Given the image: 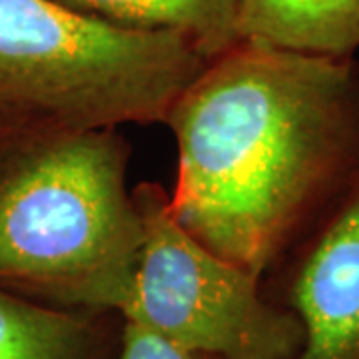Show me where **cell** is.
I'll return each instance as SVG.
<instances>
[{
  "mask_svg": "<svg viewBox=\"0 0 359 359\" xmlns=\"http://www.w3.org/2000/svg\"><path fill=\"white\" fill-rule=\"evenodd\" d=\"M168 210L200 244L262 278L359 170L351 58L238 40L180 94Z\"/></svg>",
  "mask_w": 359,
  "mask_h": 359,
  "instance_id": "obj_1",
  "label": "cell"
},
{
  "mask_svg": "<svg viewBox=\"0 0 359 359\" xmlns=\"http://www.w3.org/2000/svg\"><path fill=\"white\" fill-rule=\"evenodd\" d=\"M238 36L351 58L359 50V0H240Z\"/></svg>",
  "mask_w": 359,
  "mask_h": 359,
  "instance_id": "obj_6",
  "label": "cell"
},
{
  "mask_svg": "<svg viewBox=\"0 0 359 359\" xmlns=\"http://www.w3.org/2000/svg\"><path fill=\"white\" fill-rule=\"evenodd\" d=\"M285 308L304 330L295 359H359V170L318 219Z\"/></svg>",
  "mask_w": 359,
  "mask_h": 359,
  "instance_id": "obj_5",
  "label": "cell"
},
{
  "mask_svg": "<svg viewBox=\"0 0 359 359\" xmlns=\"http://www.w3.org/2000/svg\"><path fill=\"white\" fill-rule=\"evenodd\" d=\"M66 6L140 30L184 34L205 58L219 56L238 36L240 0H58Z\"/></svg>",
  "mask_w": 359,
  "mask_h": 359,
  "instance_id": "obj_7",
  "label": "cell"
},
{
  "mask_svg": "<svg viewBox=\"0 0 359 359\" xmlns=\"http://www.w3.org/2000/svg\"><path fill=\"white\" fill-rule=\"evenodd\" d=\"M142 242L112 128H56L0 172V282L60 306L116 311Z\"/></svg>",
  "mask_w": 359,
  "mask_h": 359,
  "instance_id": "obj_2",
  "label": "cell"
},
{
  "mask_svg": "<svg viewBox=\"0 0 359 359\" xmlns=\"http://www.w3.org/2000/svg\"><path fill=\"white\" fill-rule=\"evenodd\" d=\"M205 58L172 30H140L58 0H0V106L110 130L166 120Z\"/></svg>",
  "mask_w": 359,
  "mask_h": 359,
  "instance_id": "obj_3",
  "label": "cell"
},
{
  "mask_svg": "<svg viewBox=\"0 0 359 359\" xmlns=\"http://www.w3.org/2000/svg\"><path fill=\"white\" fill-rule=\"evenodd\" d=\"M92 321L0 287V359H94Z\"/></svg>",
  "mask_w": 359,
  "mask_h": 359,
  "instance_id": "obj_8",
  "label": "cell"
},
{
  "mask_svg": "<svg viewBox=\"0 0 359 359\" xmlns=\"http://www.w3.org/2000/svg\"><path fill=\"white\" fill-rule=\"evenodd\" d=\"M144 242L118 304L140 323L202 359H295L304 330L294 311L269 304L259 278L200 244L154 186L136 192Z\"/></svg>",
  "mask_w": 359,
  "mask_h": 359,
  "instance_id": "obj_4",
  "label": "cell"
},
{
  "mask_svg": "<svg viewBox=\"0 0 359 359\" xmlns=\"http://www.w3.org/2000/svg\"><path fill=\"white\" fill-rule=\"evenodd\" d=\"M118 359H202L140 323L122 320Z\"/></svg>",
  "mask_w": 359,
  "mask_h": 359,
  "instance_id": "obj_9",
  "label": "cell"
}]
</instances>
